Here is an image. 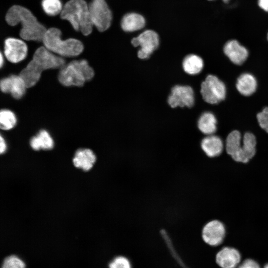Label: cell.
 Here are the masks:
<instances>
[{"label": "cell", "instance_id": "836d02e7", "mask_svg": "<svg viewBox=\"0 0 268 268\" xmlns=\"http://www.w3.org/2000/svg\"><path fill=\"white\" fill-rule=\"evenodd\" d=\"M264 268H268V264H266L264 267Z\"/></svg>", "mask_w": 268, "mask_h": 268}, {"label": "cell", "instance_id": "d6a6232c", "mask_svg": "<svg viewBox=\"0 0 268 268\" xmlns=\"http://www.w3.org/2000/svg\"><path fill=\"white\" fill-rule=\"evenodd\" d=\"M208 0L212 1V0ZM222 0L223 1V2L226 3L229 2V1H230V0Z\"/></svg>", "mask_w": 268, "mask_h": 268}, {"label": "cell", "instance_id": "7a4b0ae2", "mask_svg": "<svg viewBox=\"0 0 268 268\" xmlns=\"http://www.w3.org/2000/svg\"><path fill=\"white\" fill-rule=\"evenodd\" d=\"M5 19L12 26L21 24L19 35L26 41H42L47 30L29 9L19 5H14L8 10Z\"/></svg>", "mask_w": 268, "mask_h": 268}, {"label": "cell", "instance_id": "f546056e", "mask_svg": "<svg viewBox=\"0 0 268 268\" xmlns=\"http://www.w3.org/2000/svg\"><path fill=\"white\" fill-rule=\"evenodd\" d=\"M258 4L262 10L268 12V0H258Z\"/></svg>", "mask_w": 268, "mask_h": 268}, {"label": "cell", "instance_id": "277c9868", "mask_svg": "<svg viewBox=\"0 0 268 268\" xmlns=\"http://www.w3.org/2000/svg\"><path fill=\"white\" fill-rule=\"evenodd\" d=\"M61 36V31L58 28H49L43 38L44 46L50 51L62 57H75L82 52L84 47L80 41L73 38L63 40Z\"/></svg>", "mask_w": 268, "mask_h": 268}, {"label": "cell", "instance_id": "8992f818", "mask_svg": "<svg viewBox=\"0 0 268 268\" xmlns=\"http://www.w3.org/2000/svg\"><path fill=\"white\" fill-rule=\"evenodd\" d=\"M200 92L205 102L215 104L225 99L226 89L224 83L216 76L209 74L201 83Z\"/></svg>", "mask_w": 268, "mask_h": 268}, {"label": "cell", "instance_id": "4316f807", "mask_svg": "<svg viewBox=\"0 0 268 268\" xmlns=\"http://www.w3.org/2000/svg\"><path fill=\"white\" fill-rule=\"evenodd\" d=\"M108 268H132L129 260L122 256L112 259L108 264Z\"/></svg>", "mask_w": 268, "mask_h": 268}, {"label": "cell", "instance_id": "e0dca14e", "mask_svg": "<svg viewBox=\"0 0 268 268\" xmlns=\"http://www.w3.org/2000/svg\"><path fill=\"white\" fill-rule=\"evenodd\" d=\"M96 161V156L90 149L81 148L78 149L73 158L74 165L84 171L89 170Z\"/></svg>", "mask_w": 268, "mask_h": 268}, {"label": "cell", "instance_id": "7402d4cb", "mask_svg": "<svg viewBox=\"0 0 268 268\" xmlns=\"http://www.w3.org/2000/svg\"><path fill=\"white\" fill-rule=\"evenodd\" d=\"M31 147L35 150L42 149H51L54 147V140L47 131L42 130L38 134L32 137L30 141Z\"/></svg>", "mask_w": 268, "mask_h": 268}, {"label": "cell", "instance_id": "30bf717a", "mask_svg": "<svg viewBox=\"0 0 268 268\" xmlns=\"http://www.w3.org/2000/svg\"><path fill=\"white\" fill-rule=\"evenodd\" d=\"M225 235V225L217 219H213L205 223L201 231L203 241L210 246L220 245L223 242Z\"/></svg>", "mask_w": 268, "mask_h": 268}, {"label": "cell", "instance_id": "4dcf8cb0", "mask_svg": "<svg viewBox=\"0 0 268 268\" xmlns=\"http://www.w3.org/2000/svg\"><path fill=\"white\" fill-rule=\"evenodd\" d=\"M0 153L2 154L4 153L6 150V142L5 141L4 139L3 138L1 135H0Z\"/></svg>", "mask_w": 268, "mask_h": 268}, {"label": "cell", "instance_id": "5b68a950", "mask_svg": "<svg viewBox=\"0 0 268 268\" xmlns=\"http://www.w3.org/2000/svg\"><path fill=\"white\" fill-rule=\"evenodd\" d=\"M94 76V71L85 60H74L60 68L59 82L65 86L80 87Z\"/></svg>", "mask_w": 268, "mask_h": 268}, {"label": "cell", "instance_id": "603a6c76", "mask_svg": "<svg viewBox=\"0 0 268 268\" xmlns=\"http://www.w3.org/2000/svg\"><path fill=\"white\" fill-rule=\"evenodd\" d=\"M257 140L251 133H246L242 138V146L245 163H247L252 159L256 153Z\"/></svg>", "mask_w": 268, "mask_h": 268}, {"label": "cell", "instance_id": "f1b7e54d", "mask_svg": "<svg viewBox=\"0 0 268 268\" xmlns=\"http://www.w3.org/2000/svg\"><path fill=\"white\" fill-rule=\"evenodd\" d=\"M238 268H261V267L254 260L247 259L238 267Z\"/></svg>", "mask_w": 268, "mask_h": 268}, {"label": "cell", "instance_id": "484cf974", "mask_svg": "<svg viewBox=\"0 0 268 268\" xmlns=\"http://www.w3.org/2000/svg\"><path fill=\"white\" fill-rule=\"evenodd\" d=\"M1 268H26L25 261L15 254L9 255L2 260Z\"/></svg>", "mask_w": 268, "mask_h": 268}, {"label": "cell", "instance_id": "52a82bcc", "mask_svg": "<svg viewBox=\"0 0 268 268\" xmlns=\"http://www.w3.org/2000/svg\"><path fill=\"white\" fill-rule=\"evenodd\" d=\"M93 26L100 32H104L110 26L112 14L105 0H92L88 4Z\"/></svg>", "mask_w": 268, "mask_h": 268}, {"label": "cell", "instance_id": "7c38bea8", "mask_svg": "<svg viewBox=\"0 0 268 268\" xmlns=\"http://www.w3.org/2000/svg\"><path fill=\"white\" fill-rule=\"evenodd\" d=\"M0 87L2 92L10 94L16 99L21 98L27 88L24 79L19 74H12L1 79Z\"/></svg>", "mask_w": 268, "mask_h": 268}, {"label": "cell", "instance_id": "ba28073f", "mask_svg": "<svg viewBox=\"0 0 268 268\" xmlns=\"http://www.w3.org/2000/svg\"><path fill=\"white\" fill-rule=\"evenodd\" d=\"M131 43L134 47H140L137 53V57L141 60H147L158 48L159 36L154 31L147 30L133 38Z\"/></svg>", "mask_w": 268, "mask_h": 268}, {"label": "cell", "instance_id": "ffe728a7", "mask_svg": "<svg viewBox=\"0 0 268 268\" xmlns=\"http://www.w3.org/2000/svg\"><path fill=\"white\" fill-rule=\"evenodd\" d=\"M197 124L200 131L206 135L214 134L217 129L216 118L210 112L203 113L199 117Z\"/></svg>", "mask_w": 268, "mask_h": 268}, {"label": "cell", "instance_id": "9c48e42d", "mask_svg": "<svg viewBox=\"0 0 268 268\" xmlns=\"http://www.w3.org/2000/svg\"><path fill=\"white\" fill-rule=\"evenodd\" d=\"M195 101L194 89L189 85H175L167 98L168 104L172 108H191Z\"/></svg>", "mask_w": 268, "mask_h": 268}, {"label": "cell", "instance_id": "4fadbf2b", "mask_svg": "<svg viewBox=\"0 0 268 268\" xmlns=\"http://www.w3.org/2000/svg\"><path fill=\"white\" fill-rule=\"evenodd\" d=\"M225 149L228 155L236 162L245 163L243 154L242 138L241 133L236 130L230 132L225 142Z\"/></svg>", "mask_w": 268, "mask_h": 268}, {"label": "cell", "instance_id": "e575fe53", "mask_svg": "<svg viewBox=\"0 0 268 268\" xmlns=\"http://www.w3.org/2000/svg\"><path fill=\"white\" fill-rule=\"evenodd\" d=\"M267 39L268 40V32L267 35Z\"/></svg>", "mask_w": 268, "mask_h": 268}, {"label": "cell", "instance_id": "9a60e30c", "mask_svg": "<svg viewBox=\"0 0 268 268\" xmlns=\"http://www.w3.org/2000/svg\"><path fill=\"white\" fill-rule=\"evenodd\" d=\"M223 52L228 59L237 65L242 64L249 55L246 48L240 44L236 40L227 41L223 47Z\"/></svg>", "mask_w": 268, "mask_h": 268}, {"label": "cell", "instance_id": "6da1fadb", "mask_svg": "<svg viewBox=\"0 0 268 268\" xmlns=\"http://www.w3.org/2000/svg\"><path fill=\"white\" fill-rule=\"evenodd\" d=\"M65 60L48 50L44 46L38 48L32 59L20 71L27 88L34 86L39 80L42 72L49 69L61 68L65 65Z\"/></svg>", "mask_w": 268, "mask_h": 268}, {"label": "cell", "instance_id": "3957f363", "mask_svg": "<svg viewBox=\"0 0 268 268\" xmlns=\"http://www.w3.org/2000/svg\"><path fill=\"white\" fill-rule=\"evenodd\" d=\"M62 19L68 21L73 28L87 36L92 31L88 4L84 0H69L64 5L60 13Z\"/></svg>", "mask_w": 268, "mask_h": 268}, {"label": "cell", "instance_id": "83f0119b", "mask_svg": "<svg viewBox=\"0 0 268 268\" xmlns=\"http://www.w3.org/2000/svg\"><path fill=\"white\" fill-rule=\"evenodd\" d=\"M257 117L260 127L268 133V107L259 113Z\"/></svg>", "mask_w": 268, "mask_h": 268}, {"label": "cell", "instance_id": "2e32d148", "mask_svg": "<svg viewBox=\"0 0 268 268\" xmlns=\"http://www.w3.org/2000/svg\"><path fill=\"white\" fill-rule=\"evenodd\" d=\"M200 145L202 151L209 158L218 157L223 151L224 144L222 139L214 134L204 137Z\"/></svg>", "mask_w": 268, "mask_h": 268}, {"label": "cell", "instance_id": "cb8c5ba5", "mask_svg": "<svg viewBox=\"0 0 268 268\" xmlns=\"http://www.w3.org/2000/svg\"><path fill=\"white\" fill-rule=\"evenodd\" d=\"M17 123L15 114L8 109H2L0 112V128L2 130L7 131L13 128Z\"/></svg>", "mask_w": 268, "mask_h": 268}, {"label": "cell", "instance_id": "1f68e13d", "mask_svg": "<svg viewBox=\"0 0 268 268\" xmlns=\"http://www.w3.org/2000/svg\"><path fill=\"white\" fill-rule=\"evenodd\" d=\"M0 67H1L4 63V58L1 53H0Z\"/></svg>", "mask_w": 268, "mask_h": 268}, {"label": "cell", "instance_id": "d6986e66", "mask_svg": "<svg viewBox=\"0 0 268 268\" xmlns=\"http://www.w3.org/2000/svg\"><path fill=\"white\" fill-rule=\"evenodd\" d=\"M145 25V20L143 16L134 12L125 14L121 22L122 29L126 32H133L140 30Z\"/></svg>", "mask_w": 268, "mask_h": 268}, {"label": "cell", "instance_id": "44dd1931", "mask_svg": "<svg viewBox=\"0 0 268 268\" xmlns=\"http://www.w3.org/2000/svg\"><path fill=\"white\" fill-rule=\"evenodd\" d=\"M204 63L202 59L195 54L186 56L182 62L183 70L189 75H196L202 70Z\"/></svg>", "mask_w": 268, "mask_h": 268}, {"label": "cell", "instance_id": "ac0fdd59", "mask_svg": "<svg viewBox=\"0 0 268 268\" xmlns=\"http://www.w3.org/2000/svg\"><path fill=\"white\" fill-rule=\"evenodd\" d=\"M236 87L238 92L242 95L250 96L256 91L257 81L252 74L244 73L238 78Z\"/></svg>", "mask_w": 268, "mask_h": 268}, {"label": "cell", "instance_id": "8fae6325", "mask_svg": "<svg viewBox=\"0 0 268 268\" xmlns=\"http://www.w3.org/2000/svg\"><path fill=\"white\" fill-rule=\"evenodd\" d=\"M28 53V47L24 41L8 38L4 43V55L10 63L16 64L24 60Z\"/></svg>", "mask_w": 268, "mask_h": 268}, {"label": "cell", "instance_id": "5bb4252c", "mask_svg": "<svg viewBox=\"0 0 268 268\" xmlns=\"http://www.w3.org/2000/svg\"><path fill=\"white\" fill-rule=\"evenodd\" d=\"M241 260L240 252L236 249L224 247L215 256V262L221 268H236Z\"/></svg>", "mask_w": 268, "mask_h": 268}, {"label": "cell", "instance_id": "d4e9b609", "mask_svg": "<svg viewBox=\"0 0 268 268\" xmlns=\"http://www.w3.org/2000/svg\"><path fill=\"white\" fill-rule=\"evenodd\" d=\"M41 5L44 11L49 16L60 14L63 8L60 0H42Z\"/></svg>", "mask_w": 268, "mask_h": 268}]
</instances>
